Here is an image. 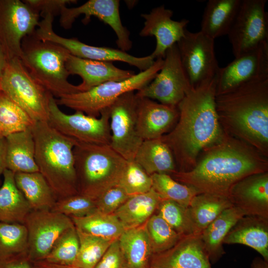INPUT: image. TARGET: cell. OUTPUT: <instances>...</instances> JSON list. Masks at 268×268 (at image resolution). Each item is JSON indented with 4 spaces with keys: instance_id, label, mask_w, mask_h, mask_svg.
Masks as SVG:
<instances>
[{
    "instance_id": "277c9868",
    "label": "cell",
    "mask_w": 268,
    "mask_h": 268,
    "mask_svg": "<svg viewBox=\"0 0 268 268\" xmlns=\"http://www.w3.org/2000/svg\"><path fill=\"white\" fill-rule=\"evenodd\" d=\"M31 130L39 171L57 198L78 194L73 154L77 141L60 133L47 121L35 122Z\"/></svg>"
},
{
    "instance_id": "83f0119b",
    "label": "cell",
    "mask_w": 268,
    "mask_h": 268,
    "mask_svg": "<svg viewBox=\"0 0 268 268\" xmlns=\"http://www.w3.org/2000/svg\"><path fill=\"white\" fill-rule=\"evenodd\" d=\"M244 213L232 206L224 210L201 234V238L210 261L217 262L224 254L223 242L226 236Z\"/></svg>"
},
{
    "instance_id": "7c38bea8",
    "label": "cell",
    "mask_w": 268,
    "mask_h": 268,
    "mask_svg": "<svg viewBox=\"0 0 268 268\" xmlns=\"http://www.w3.org/2000/svg\"><path fill=\"white\" fill-rule=\"evenodd\" d=\"M39 15L23 0H0V42L7 61L20 59L22 41L35 32Z\"/></svg>"
},
{
    "instance_id": "484cf974",
    "label": "cell",
    "mask_w": 268,
    "mask_h": 268,
    "mask_svg": "<svg viewBox=\"0 0 268 268\" xmlns=\"http://www.w3.org/2000/svg\"><path fill=\"white\" fill-rule=\"evenodd\" d=\"M241 2V0H209L204 9L200 31L214 40L227 35Z\"/></svg>"
},
{
    "instance_id": "9c48e42d",
    "label": "cell",
    "mask_w": 268,
    "mask_h": 268,
    "mask_svg": "<svg viewBox=\"0 0 268 268\" xmlns=\"http://www.w3.org/2000/svg\"><path fill=\"white\" fill-rule=\"evenodd\" d=\"M267 0H241L227 34L234 57L268 43Z\"/></svg>"
},
{
    "instance_id": "5b68a950",
    "label": "cell",
    "mask_w": 268,
    "mask_h": 268,
    "mask_svg": "<svg viewBox=\"0 0 268 268\" xmlns=\"http://www.w3.org/2000/svg\"><path fill=\"white\" fill-rule=\"evenodd\" d=\"M70 53L62 46L39 39L35 32L21 42L20 59L31 75L53 96L83 91L68 81L66 62Z\"/></svg>"
},
{
    "instance_id": "d6a6232c",
    "label": "cell",
    "mask_w": 268,
    "mask_h": 268,
    "mask_svg": "<svg viewBox=\"0 0 268 268\" xmlns=\"http://www.w3.org/2000/svg\"><path fill=\"white\" fill-rule=\"evenodd\" d=\"M232 206L226 197L200 193L192 199L188 209L197 233L201 234L222 212Z\"/></svg>"
},
{
    "instance_id": "7dc6e473",
    "label": "cell",
    "mask_w": 268,
    "mask_h": 268,
    "mask_svg": "<svg viewBox=\"0 0 268 268\" xmlns=\"http://www.w3.org/2000/svg\"><path fill=\"white\" fill-rule=\"evenodd\" d=\"M21 255L0 259V268H34L28 260L22 257Z\"/></svg>"
},
{
    "instance_id": "6da1fadb",
    "label": "cell",
    "mask_w": 268,
    "mask_h": 268,
    "mask_svg": "<svg viewBox=\"0 0 268 268\" xmlns=\"http://www.w3.org/2000/svg\"><path fill=\"white\" fill-rule=\"evenodd\" d=\"M216 76L191 87L177 105L176 124L161 137L172 151L177 171L193 169L201 153L224 134L216 110Z\"/></svg>"
},
{
    "instance_id": "8992f818",
    "label": "cell",
    "mask_w": 268,
    "mask_h": 268,
    "mask_svg": "<svg viewBox=\"0 0 268 268\" xmlns=\"http://www.w3.org/2000/svg\"><path fill=\"white\" fill-rule=\"evenodd\" d=\"M73 154L78 193L93 199L117 185L127 162L109 145L77 141Z\"/></svg>"
},
{
    "instance_id": "ba28073f",
    "label": "cell",
    "mask_w": 268,
    "mask_h": 268,
    "mask_svg": "<svg viewBox=\"0 0 268 268\" xmlns=\"http://www.w3.org/2000/svg\"><path fill=\"white\" fill-rule=\"evenodd\" d=\"M0 91L35 122H48L50 100L53 96L34 78L20 58L7 61L0 77Z\"/></svg>"
},
{
    "instance_id": "4fadbf2b",
    "label": "cell",
    "mask_w": 268,
    "mask_h": 268,
    "mask_svg": "<svg viewBox=\"0 0 268 268\" xmlns=\"http://www.w3.org/2000/svg\"><path fill=\"white\" fill-rule=\"evenodd\" d=\"M138 97L134 91L121 96L109 107V145L127 161L134 160L143 141L137 130Z\"/></svg>"
},
{
    "instance_id": "52a82bcc",
    "label": "cell",
    "mask_w": 268,
    "mask_h": 268,
    "mask_svg": "<svg viewBox=\"0 0 268 268\" xmlns=\"http://www.w3.org/2000/svg\"><path fill=\"white\" fill-rule=\"evenodd\" d=\"M163 63V59H157L149 68L127 79L106 82L86 91L63 95L56 101L58 105L99 117L103 110L109 108L123 94L138 91L148 85L160 71Z\"/></svg>"
},
{
    "instance_id": "9a60e30c",
    "label": "cell",
    "mask_w": 268,
    "mask_h": 268,
    "mask_svg": "<svg viewBox=\"0 0 268 268\" xmlns=\"http://www.w3.org/2000/svg\"><path fill=\"white\" fill-rule=\"evenodd\" d=\"M24 224L28 232L27 257L34 261L44 260L58 238L74 226L70 217L49 209L31 210Z\"/></svg>"
},
{
    "instance_id": "e575fe53",
    "label": "cell",
    "mask_w": 268,
    "mask_h": 268,
    "mask_svg": "<svg viewBox=\"0 0 268 268\" xmlns=\"http://www.w3.org/2000/svg\"><path fill=\"white\" fill-rule=\"evenodd\" d=\"M34 123L22 108L0 91V138L30 129Z\"/></svg>"
},
{
    "instance_id": "681fc988",
    "label": "cell",
    "mask_w": 268,
    "mask_h": 268,
    "mask_svg": "<svg viewBox=\"0 0 268 268\" xmlns=\"http://www.w3.org/2000/svg\"><path fill=\"white\" fill-rule=\"evenodd\" d=\"M251 268H268V262L263 259L256 258L252 263Z\"/></svg>"
},
{
    "instance_id": "7a4b0ae2",
    "label": "cell",
    "mask_w": 268,
    "mask_h": 268,
    "mask_svg": "<svg viewBox=\"0 0 268 268\" xmlns=\"http://www.w3.org/2000/svg\"><path fill=\"white\" fill-rule=\"evenodd\" d=\"M199 157L191 170L177 171L170 175L199 194L227 197L229 190L238 181L252 174L268 171V157L224 132L221 138L204 150Z\"/></svg>"
},
{
    "instance_id": "d590c367",
    "label": "cell",
    "mask_w": 268,
    "mask_h": 268,
    "mask_svg": "<svg viewBox=\"0 0 268 268\" xmlns=\"http://www.w3.org/2000/svg\"><path fill=\"white\" fill-rule=\"evenodd\" d=\"M152 188L162 200H170L188 207L192 199L198 192L194 188L182 184L166 174L151 175Z\"/></svg>"
},
{
    "instance_id": "f1b7e54d",
    "label": "cell",
    "mask_w": 268,
    "mask_h": 268,
    "mask_svg": "<svg viewBox=\"0 0 268 268\" xmlns=\"http://www.w3.org/2000/svg\"><path fill=\"white\" fill-rule=\"evenodd\" d=\"M162 200L152 188L147 192L131 196L113 214L125 229L141 226L155 213Z\"/></svg>"
},
{
    "instance_id": "d6986e66",
    "label": "cell",
    "mask_w": 268,
    "mask_h": 268,
    "mask_svg": "<svg viewBox=\"0 0 268 268\" xmlns=\"http://www.w3.org/2000/svg\"><path fill=\"white\" fill-rule=\"evenodd\" d=\"M173 14L171 10L162 5L154 8L149 13L141 14L144 22L139 35L155 37L156 47L151 54L155 60L164 59L166 51L185 35L189 21L186 19L174 20L172 19Z\"/></svg>"
},
{
    "instance_id": "1f68e13d",
    "label": "cell",
    "mask_w": 268,
    "mask_h": 268,
    "mask_svg": "<svg viewBox=\"0 0 268 268\" xmlns=\"http://www.w3.org/2000/svg\"><path fill=\"white\" fill-rule=\"evenodd\" d=\"M118 241L128 268H150L153 253L145 224L126 229Z\"/></svg>"
},
{
    "instance_id": "44dd1931",
    "label": "cell",
    "mask_w": 268,
    "mask_h": 268,
    "mask_svg": "<svg viewBox=\"0 0 268 268\" xmlns=\"http://www.w3.org/2000/svg\"><path fill=\"white\" fill-rule=\"evenodd\" d=\"M228 198L245 215L268 218V172L248 176L234 184Z\"/></svg>"
},
{
    "instance_id": "ab89813d",
    "label": "cell",
    "mask_w": 268,
    "mask_h": 268,
    "mask_svg": "<svg viewBox=\"0 0 268 268\" xmlns=\"http://www.w3.org/2000/svg\"><path fill=\"white\" fill-rule=\"evenodd\" d=\"M79 248L78 236L74 226L58 238L44 260L49 264L71 267Z\"/></svg>"
},
{
    "instance_id": "b9f144b4",
    "label": "cell",
    "mask_w": 268,
    "mask_h": 268,
    "mask_svg": "<svg viewBox=\"0 0 268 268\" xmlns=\"http://www.w3.org/2000/svg\"><path fill=\"white\" fill-rule=\"evenodd\" d=\"M117 185L132 196L150 191L152 182L151 176L133 160L127 161Z\"/></svg>"
},
{
    "instance_id": "5bb4252c",
    "label": "cell",
    "mask_w": 268,
    "mask_h": 268,
    "mask_svg": "<svg viewBox=\"0 0 268 268\" xmlns=\"http://www.w3.org/2000/svg\"><path fill=\"white\" fill-rule=\"evenodd\" d=\"M162 68L154 79L135 93L138 97L177 106L191 87L182 67L177 44L166 52Z\"/></svg>"
},
{
    "instance_id": "4dcf8cb0",
    "label": "cell",
    "mask_w": 268,
    "mask_h": 268,
    "mask_svg": "<svg viewBox=\"0 0 268 268\" xmlns=\"http://www.w3.org/2000/svg\"><path fill=\"white\" fill-rule=\"evenodd\" d=\"M14 180L32 210H51L57 201L49 184L40 172L14 173Z\"/></svg>"
},
{
    "instance_id": "60d3db41",
    "label": "cell",
    "mask_w": 268,
    "mask_h": 268,
    "mask_svg": "<svg viewBox=\"0 0 268 268\" xmlns=\"http://www.w3.org/2000/svg\"><path fill=\"white\" fill-rule=\"evenodd\" d=\"M156 213L181 236L197 233L188 207L170 200H161Z\"/></svg>"
},
{
    "instance_id": "ffe728a7",
    "label": "cell",
    "mask_w": 268,
    "mask_h": 268,
    "mask_svg": "<svg viewBox=\"0 0 268 268\" xmlns=\"http://www.w3.org/2000/svg\"><path fill=\"white\" fill-rule=\"evenodd\" d=\"M151 268H211L201 234L184 236L170 249L153 255Z\"/></svg>"
},
{
    "instance_id": "bcb514c9",
    "label": "cell",
    "mask_w": 268,
    "mask_h": 268,
    "mask_svg": "<svg viewBox=\"0 0 268 268\" xmlns=\"http://www.w3.org/2000/svg\"><path fill=\"white\" fill-rule=\"evenodd\" d=\"M25 2L44 16L52 14L54 16L60 13L62 8L70 3H76L74 0H25Z\"/></svg>"
},
{
    "instance_id": "8d00e7d4",
    "label": "cell",
    "mask_w": 268,
    "mask_h": 268,
    "mask_svg": "<svg viewBox=\"0 0 268 268\" xmlns=\"http://www.w3.org/2000/svg\"><path fill=\"white\" fill-rule=\"evenodd\" d=\"M28 232L24 224L0 222V259L27 253Z\"/></svg>"
},
{
    "instance_id": "d4e9b609",
    "label": "cell",
    "mask_w": 268,
    "mask_h": 268,
    "mask_svg": "<svg viewBox=\"0 0 268 268\" xmlns=\"http://www.w3.org/2000/svg\"><path fill=\"white\" fill-rule=\"evenodd\" d=\"M31 128L5 138L6 169L14 173L39 172L35 160V145Z\"/></svg>"
},
{
    "instance_id": "836d02e7",
    "label": "cell",
    "mask_w": 268,
    "mask_h": 268,
    "mask_svg": "<svg viewBox=\"0 0 268 268\" xmlns=\"http://www.w3.org/2000/svg\"><path fill=\"white\" fill-rule=\"evenodd\" d=\"M70 218L77 230L104 239H118L125 230L114 214H105L97 211L86 216Z\"/></svg>"
},
{
    "instance_id": "ee69618b",
    "label": "cell",
    "mask_w": 268,
    "mask_h": 268,
    "mask_svg": "<svg viewBox=\"0 0 268 268\" xmlns=\"http://www.w3.org/2000/svg\"><path fill=\"white\" fill-rule=\"evenodd\" d=\"M118 185L105 190L93 199L98 211L105 214H113L130 197Z\"/></svg>"
},
{
    "instance_id": "2e32d148",
    "label": "cell",
    "mask_w": 268,
    "mask_h": 268,
    "mask_svg": "<svg viewBox=\"0 0 268 268\" xmlns=\"http://www.w3.org/2000/svg\"><path fill=\"white\" fill-rule=\"evenodd\" d=\"M36 34L42 40L62 46L74 56L102 62H124L137 67L140 71L149 68L155 60L151 54L145 57H136L121 50L89 45L76 38L60 36L53 30V22L50 20L42 22L36 30Z\"/></svg>"
},
{
    "instance_id": "cb8c5ba5",
    "label": "cell",
    "mask_w": 268,
    "mask_h": 268,
    "mask_svg": "<svg viewBox=\"0 0 268 268\" xmlns=\"http://www.w3.org/2000/svg\"><path fill=\"white\" fill-rule=\"evenodd\" d=\"M223 244L248 246L268 262V218L252 215L243 216L230 230Z\"/></svg>"
},
{
    "instance_id": "4316f807",
    "label": "cell",
    "mask_w": 268,
    "mask_h": 268,
    "mask_svg": "<svg viewBox=\"0 0 268 268\" xmlns=\"http://www.w3.org/2000/svg\"><path fill=\"white\" fill-rule=\"evenodd\" d=\"M134 160L149 175L177 171L173 155L161 137L144 140L138 148Z\"/></svg>"
},
{
    "instance_id": "7402d4cb",
    "label": "cell",
    "mask_w": 268,
    "mask_h": 268,
    "mask_svg": "<svg viewBox=\"0 0 268 268\" xmlns=\"http://www.w3.org/2000/svg\"><path fill=\"white\" fill-rule=\"evenodd\" d=\"M179 115L177 106L138 97L137 130L143 140L159 138L168 133L176 124Z\"/></svg>"
},
{
    "instance_id": "ac0fdd59",
    "label": "cell",
    "mask_w": 268,
    "mask_h": 268,
    "mask_svg": "<svg viewBox=\"0 0 268 268\" xmlns=\"http://www.w3.org/2000/svg\"><path fill=\"white\" fill-rule=\"evenodd\" d=\"M120 1L118 0H89L78 7H63L60 12V23L66 29H70L75 19L84 14L82 22L86 24L91 16L98 18L108 25L115 32L116 43L121 50L126 52L132 47L130 32L123 26L120 15Z\"/></svg>"
},
{
    "instance_id": "c3c4849f",
    "label": "cell",
    "mask_w": 268,
    "mask_h": 268,
    "mask_svg": "<svg viewBox=\"0 0 268 268\" xmlns=\"http://www.w3.org/2000/svg\"><path fill=\"white\" fill-rule=\"evenodd\" d=\"M6 169V141L5 138H0V177Z\"/></svg>"
},
{
    "instance_id": "8fae6325",
    "label": "cell",
    "mask_w": 268,
    "mask_h": 268,
    "mask_svg": "<svg viewBox=\"0 0 268 268\" xmlns=\"http://www.w3.org/2000/svg\"><path fill=\"white\" fill-rule=\"evenodd\" d=\"M181 64L192 87L215 78L219 67L214 49V40L201 31L186 29L177 43Z\"/></svg>"
},
{
    "instance_id": "816d5d0a",
    "label": "cell",
    "mask_w": 268,
    "mask_h": 268,
    "mask_svg": "<svg viewBox=\"0 0 268 268\" xmlns=\"http://www.w3.org/2000/svg\"><path fill=\"white\" fill-rule=\"evenodd\" d=\"M38 268H73L70 267L51 264L46 263V264L40 265Z\"/></svg>"
},
{
    "instance_id": "f35d334b",
    "label": "cell",
    "mask_w": 268,
    "mask_h": 268,
    "mask_svg": "<svg viewBox=\"0 0 268 268\" xmlns=\"http://www.w3.org/2000/svg\"><path fill=\"white\" fill-rule=\"evenodd\" d=\"M144 224L153 255L170 249L182 237L157 213H154Z\"/></svg>"
},
{
    "instance_id": "f6af8a7d",
    "label": "cell",
    "mask_w": 268,
    "mask_h": 268,
    "mask_svg": "<svg viewBox=\"0 0 268 268\" xmlns=\"http://www.w3.org/2000/svg\"><path fill=\"white\" fill-rule=\"evenodd\" d=\"M94 268H128L118 239L112 243Z\"/></svg>"
},
{
    "instance_id": "30bf717a",
    "label": "cell",
    "mask_w": 268,
    "mask_h": 268,
    "mask_svg": "<svg viewBox=\"0 0 268 268\" xmlns=\"http://www.w3.org/2000/svg\"><path fill=\"white\" fill-rule=\"evenodd\" d=\"M109 108L98 117L75 111L67 114L59 107L52 96L49 103L48 123L63 134L84 143L109 145L111 139Z\"/></svg>"
},
{
    "instance_id": "e0dca14e",
    "label": "cell",
    "mask_w": 268,
    "mask_h": 268,
    "mask_svg": "<svg viewBox=\"0 0 268 268\" xmlns=\"http://www.w3.org/2000/svg\"><path fill=\"white\" fill-rule=\"evenodd\" d=\"M268 79V43L237 57L216 75V96L244 84Z\"/></svg>"
},
{
    "instance_id": "603a6c76",
    "label": "cell",
    "mask_w": 268,
    "mask_h": 268,
    "mask_svg": "<svg viewBox=\"0 0 268 268\" xmlns=\"http://www.w3.org/2000/svg\"><path fill=\"white\" fill-rule=\"evenodd\" d=\"M66 67L69 74L81 77L82 82L79 85L83 91L106 82L122 81L135 74L133 71L116 67L112 62L83 59L70 54Z\"/></svg>"
},
{
    "instance_id": "3957f363",
    "label": "cell",
    "mask_w": 268,
    "mask_h": 268,
    "mask_svg": "<svg viewBox=\"0 0 268 268\" xmlns=\"http://www.w3.org/2000/svg\"><path fill=\"white\" fill-rule=\"evenodd\" d=\"M215 105L224 132L268 157V79L216 95Z\"/></svg>"
},
{
    "instance_id": "f907efd6",
    "label": "cell",
    "mask_w": 268,
    "mask_h": 268,
    "mask_svg": "<svg viewBox=\"0 0 268 268\" xmlns=\"http://www.w3.org/2000/svg\"><path fill=\"white\" fill-rule=\"evenodd\" d=\"M7 63V60L6 58L0 42V77L2 74V72L6 67Z\"/></svg>"
},
{
    "instance_id": "f5cc1de1",
    "label": "cell",
    "mask_w": 268,
    "mask_h": 268,
    "mask_svg": "<svg viewBox=\"0 0 268 268\" xmlns=\"http://www.w3.org/2000/svg\"></svg>"
},
{
    "instance_id": "7bdbcfd3",
    "label": "cell",
    "mask_w": 268,
    "mask_h": 268,
    "mask_svg": "<svg viewBox=\"0 0 268 268\" xmlns=\"http://www.w3.org/2000/svg\"><path fill=\"white\" fill-rule=\"evenodd\" d=\"M51 210L70 218L82 217L98 211L92 198L79 193L59 199Z\"/></svg>"
},
{
    "instance_id": "f546056e",
    "label": "cell",
    "mask_w": 268,
    "mask_h": 268,
    "mask_svg": "<svg viewBox=\"0 0 268 268\" xmlns=\"http://www.w3.org/2000/svg\"><path fill=\"white\" fill-rule=\"evenodd\" d=\"M3 177L0 187V222L24 224L32 210L16 185L14 173L6 169Z\"/></svg>"
},
{
    "instance_id": "74e56055",
    "label": "cell",
    "mask_w": 268,
    "mask_h": 268,
    "mask_svg": "<svg viewBox=\"0 0 268 268\" xmlns=\"http://www.w3.org/2000/svg\"><path fill=\"white\" fill-rule=\"evenodd\" d=\"M76 231L79 241V248L71 267L94 268L115 240L88 235L77 229Z\"/></svg>"
}]
</instances>
